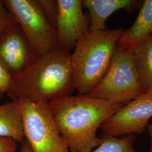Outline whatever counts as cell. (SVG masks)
Here are the masks:
<instances>
[{"label":"cell","instance_id":"obj_14","mask_svg":"<svg viewBox=\"0 0 152 152\" xmlns=\"http://www.w3.org/2000/svg\"><path fill=\"white\" fill-rule=\"evenodd\" d=\"M100 144L90 152H136L133 148L134 135L116 137L102 134Z\"/></svg>","mask_w":152,"mask_h":152},{"label":"cell","instance_id":"obj_10","mask_svg":"<svg viewBox=\"0 0 152 152\" xmlns=\"http://www.w3.org/2000/svg\"><path fill=\"white\" fill-rule=\"evenodd\" d=\"M137 0H83V7L88 12L89 31L106 29L105 22L109 16L120 10L132 12L141 5Z\"/></svg>","mask_w":152,"mask_h":152},{"label":"cell","instance_id":"obj_13","mask_svg":"<svg viewBox=\"0 0 152 152\" xmlns=\"http://www.w3.org/2000/svg\"><path fill=\"white\" fill-rule=\"evenodd\" d=\"M0 137L10 138L22 144L26 140L22 114L16 102L0 105Z\"/></svg>","mask_w":152,"mask_h":152},{"label":"cell","instance_id":"obj_15","mask_svg":"<svg viewBox=\"0 0 152 152\" xmlns=\"http://www.w3.org/2000/svg\"><path fill=\"white\" fill-rule=\"evenodd\" d=\"M45 15L55 29L58 14V0H38Z\"/></svg>","mask_w":152,"mask_h":152},{"label":"cell","instance_id":"obj_7","mask_svg":"<svg viewBox=\"0 0 152 152\" xmlns=\"http://www.w3.org/2000/svg\"><path fill=\"white\" fill-rule=\"evenodd\" d=\"M152 117V91L145 92L124 105L105 121L102 134L120 137L144 132Z\"/></svg>","mask_w":152,"mask_h":152},{"label":"cell","instance_id":"obj_1","mask_svg":"<svg viewBox=\"0 0 152 152\" xmlns=\"http://www.w3.org/2000/svg\"><path fill=\"white\" fill-rule=\"evenodd\" d=\"M49 104L70 152H90L97 148L102 141L98 129L123 106L80 94L55 99Z\"/></svg>","mask_w":152,"mask_h":152},{"label":"cell","instance_id":"obj_9","mask_svg":"<svg viewBox=\"0 0 152 152\" xmlns=\"http://www.w3.org/2000/svg\"><path fill=\"white\" fill-rule=\"evenodd\" d=\"M38 56L16 23L0 35V61L14 78L26 71Z\"/></svg>","mask_w":152,"mask_h":152},{"label":"cell","instance_id":"obj_12","mask_svg":"<svg viewBox=\"0 0 152 152\" xmlns=\"http://www.w3.org/2000/svg\"><path fill=\"white\" fill-rule=\"evenodd\" d=\"M136 72L145 92L152 91V35L132 48Z\"/></svg>","mask_w":152,"mask_h":152},{"label":"cell","instance_id":"obj_6","mask_svg":"<svg viewBox=\"0 0 152 152\" xmlns=\"http://www.w3.org/2000/svg\"><path fill=\"white\" fill-rule=\"evenodd\" d=\"M2 2L38 56L59 46L56 30L47 19L38 0H2Z\"/></svg>","mask_w":152,"mask_h":152},{"label":"cell","instance_id":"obj_11","mask_svg":"<svg viewBox=\"0 0 152 152\" xmlns=\"http://www.w3.org/2000/svg\"><path fill=\"white\" fill-rule=\"evenodd\" d=\"M152 34V0H145L132 26L124 30L117 42L121 49H130Z\"/></svg>","mask_w":152,"mask_h":152},{"label":"cell","instance_id":"obj_2","mask_svg":"<svg viewBox=\"0 0 152 152\" xmlns=\"http://www.w3.org/2000/svg\"><path fill=\"white\" fill-rule=\"evenodd\" d=\"M74 90L71 53L58 46L38 56L26 71L14 78L7 95L12 102L19 96L33 102H50L71 95Z\"/></svg>","mask_w":152,"mask_h":152},{"label":"cell","instance_id":"obj_17","mask_svg":"<svg viewBox=\"0 0 152 152\" xmlns=\"http://www.w3.org/2000/svg\"><path fill=\"white\" fill-rule=\"evenodd\" d=\"M14 17L6 8L2 0H0V35L6 28L16 23Z\"/></svg>","mask_w":152,"mask_h":152},{"label":"cell","instance_id":"obj_20","mask_svg":"<svg viewBox=\"0 0 152 152\" xmlns=\"http://www.w3.org/2000/svg\"><path fill=\"white\" fill-rule=\"evenodd\" d=\"M148 132H149V134L151 137L152 142V124H149L148 126Z\"/></svg>","mask_w":152,"mask_h":152},{"label":"cell","instance_id":"obj_8","mask_svg":"<svg viewBox=\"0 0 152 152\" xmlns=\"http://www.w3.org/2000/svg\"><path fill=\"white\" fill-rule=\"evenodd\" d=\"M58 2L55 28L58 42L61 48L71 52L89 32L90 17L83 12L81 0H58Z\"/></svg>","mask_w":152,"mask_h":152},{"label":"cell","instance_id":"obj_19","mask_svg":"<svg viewBox=\"0 0 152 152\" xmlns=\"http://www.w3.org/2000/svg\"><path fill=\"white\" fill-rule=\"evenodd\" d=\"M16 152H33L32 149L28 141L26 140L22 143V147L20 149Z\"/></svg>","mask_w":152,"mask_h":152},{"label":"cell","instance_id":"obj_3","mask_svg":"<svg viewBox=\"0 0 152 152\" xmlns=\"http://www.w3.org/2000/svg\"><path fill=\"white\" fill-rule=\"evenodd\" d=\"M123 31L119 28L89 31L77 42L71 62L78 94L87 95L103 78Z\"/></svg>","mask_w":152,"mask_h":152},{"label":"cell","instance_id":"obj_16","mask_svg":"<svg viewBox=\"0 0 152 152\" xmlns=\"http://www.w3.org/2000/svg\"><path fill=\"white\" fill-rule=\"evenodd\" d=\"M14 77L10 72L0 61V98L10 91L13 85Z\"/></svg>","mask_w":152,"mask_h":152},{"label":"cell","instance_id":"obj_5","mask_svg":"<svg viewBox=\"0 0 152 152\" xmlns=\"http://www.w3.org/2000/svg\"><path fill=\"white\" fill-rule=\"evenodd\" d=\"M16 102L22 114L24 137L33 152H70L56 127L49 102H33L19 96Z\"/></svg>","mask_w":152,"mask_h":152},{"label":"cell","instance_id":"obj_4","mask_svg":"<svg viewBox=\"0 0 152 152\" xmlns=\"http://www.w3.org/2000/svg\"><path fill=\"white\" fill-rule=\"evenodd\" d=\"M144 93L132 49H121L117 45L107 73L87 95L124 105Z\"/></svg>","mask_w":152,"mask_h":152},{"label":"cell","instance_id":"obj_21","mask_svg":"<svg viewBox=\"0 0 152 152\" xmlns=\"http://www.w3.org/2000/svg\"></svg>","mask_w":152,"mask_h":152},{"label":"cell","instance_id":"obj_18","mask_svg":"<svg viewBox=\"0 0 152 152\" xmlns=\"http://www.w3.org/2000/svg\"><path fill=\"white\" fill-rule=\"evenodd\" d=\"M18 147L17 142L13 139L0 137V152H16Z\"/></svg>","mask_w":152,"mask_h":152}]
</instances>
